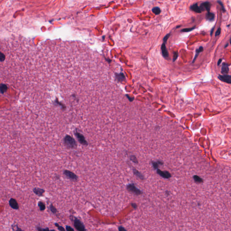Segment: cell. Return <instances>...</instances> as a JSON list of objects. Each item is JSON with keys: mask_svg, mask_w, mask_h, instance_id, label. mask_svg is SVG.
I'll list each match as a JSON object with an SVG mask.
<instances>
[{"mask_svg": "<svg viewBox=\"0 0 231 231\" xmlns=\"http://www.w3.org/2000/svg\"><path fill=\"white\" fill-rule=\"evenodd\" d=\"M118 230H119V231H127L126 229V228H124L123 227H122V226H119L118 227Z\"/></svg>", "mask_w": 231, "mask_h": 231, "instance_id": "cell-34", "label": "cell"}, {"mask_svg": "<svg viewBox=\"0 0 231 231\" xmlns=\"http://www.w3.org/2000/svg\"><path fill=\"white\" fill-rule=\"evenodd\" d=\"M33 191L35 194L36 195L38 196H42L43 194L45 193V190L44 189L38 188V187H35L33 189Z\"/></svg>", "mask_w": 231, "mask_h": 231, "instance_id": "cell-10", "label": "cell"}, {"mask_svg": "<svg viewBox=\"0 0 231 231\" xmlns=\"http://www.w3.org/2000/svg\"><path fill=\"white\" fill-rule=\"evenodd\" d=\"M70 219L73 221L74 226L77 231H87L82 222L78 218L73 215H70Z\"/></svg>", "mask_w": 231, "mask_h": 231, "instance_id": "cell-2", "label": "cell"}, {"mask_svg": "<svg viewBox=\"0 0 231 231\" xmlns=\"http://www.w3.org/2000/svg\"><path fill=\"white\" fill-rule=\"evenodd\" d=\"M180 27H181V26H177V27H176V28H177H177H180Z\"/></svg>", "mask_w": 231, "mask_h": 231, "instance_id": "cell-39", "label": "cell"}, {"mask_svg": "<svg viewBox=\"0 0 231 231\" xmlns=\"http://www.w3.org/2000/svg\"><path fill=\"white\" fill-rule=\"evenodd\" d=\"M127 98H128V99L130 100V102L132 101L133 100H134V98H130V97H129V96L128 95H127Z\"/></svg>", "mask_w": 231, "mask_h": 231, "instance_id": "cell-35", "label": "cell"}, {"mask_svg": "<svg viewBox=\"0 0 231 231\" xmlns=\"http://www.w3.org/2000/svg\"><path fill=\"white\" fill-rule=\"evenodd\" d=\"M66 227L67 231H75L73 228H71L70 226H66Z\"/></svg>", "mask_w": 231, "mask_h": 231, "instance_id": "cell-31", "label": "cell"}, {"mask_svg": "<svg viewBox=\"0 0 231 231\" xmlns=\"http://www.w3.org/2000/svg\"><path fill=\"white\" fill-rule=\"evenodd\" d=\"M228 67H229V65L228 64L226 63L222 64V67L221 73L223 75H228L229 72Z\"/></svg>", "mask_w": 231, "mask_h": 231, "instance_id": "cell-12", "label": "cell"}, {"mask_svg": "<svg viewBox=\"0 0 231 231\" xmlns=\"http://www.w3.org/2000/svg\"><path fill=\"white\" fill-rule=\"evenodd\" d=\"M9 204L10 207L13 209L18 210L19 209V204L15 199L13 198H10L9 201Z\"/></svg>", "mask_w": 231, "mask_h": 231, "instance_id": "cell-7", "label": "cell"}, {"mask_svg": "<svg viewBox=\"0 0 231 231\" xmlns=\"http://www.w3.org/2000/svg\"><path fill=\"white\" fill-rule=\"evenodd\" d=\"M170 36V34L169 33V34H167V35L165 36L164 37V38L163 39V42H164L163 43H165L167 42V40H168V38H169Z\"/></svg>", "mask_w": 231, "mask_h": 231, "instance_id": "cell-29", "label": "cell"}, {"mask_svg": "<svg viewBox=\"0 0 231 231\" xmlns=\"http://www.w3.org/2000/svg\"><path fill=\"white\" fill-rule=\"evenodd\" d=\"M132 170H133V173L137 177L142 180H143L144 179V176L139 172V171H138L135 168H133Z\"/></svg>", "mask_w": 231, "mask_h": 231, "instance_id": "cell-14", "label": "cell"}, {"mask_svg": "<svg viewBox=\"0 0 231 231\" xmlns=\"http://www.w3.org/2000/svg\"><path fill=\"white\" fill-rule=\"evenodd\" d=\"M127 189L130 193H132L136 196H140L143 194L142 190L138 188L136 185L133 183H130L127 186Z\"/></svg>", "mask_w": 231, "mask_h": 231, "instance_id": "cell-3", "label": "cell"}, {"mask_svg": "<svg viewBox=\"0 0 231 231\" xmlns=\"http://www.w3.org/2000/svg\"><path fill=\"white\" fill-rule=\"evenodd\" d=\"M217 2H218V3L219 4V5H220L221 6L222 9V10L223 12H225V11H226V10L225 9L224 7V6H223V5L222 3V2L221 1H218Z\"/></svg>", "mask_w": 231, "mask_h": 231, "instance_id": "cell-30", "label": "cell"}, {"mask_svg": "<svg viewBox=\"0 0 231 231\" xmlns=\"http://www.w3.org/2000/svg\"><path fill=\"white\" fill-rule=\"evenodd\" d=\"M195 28H196L195 27H193L190 28H186V29H182L181 30V32H190V31H192L193 30H194V29H195Z\"/></svg>", "mask_w": 231, "mask_h": 231, "instance_id": "cell-25", "label": "cell"}, {"mask_svg": "<svg viewBox=\"0 0 231 231\" xmlns=\"http://www.w3.org/2000/svg\"><path fill=\"white\" fill-rule=\"evenodd\" d=\"M203 50H204V48H203V47H200L198 49H196V56H195V58H194V60H193L192 63H194V62H195V61L196 60V58L198 57V56L199 55V53H200L201 52H202Z\"/></svg>", "mask_w": 231, "mask_h": 231, "instance_id": "cell-18", "label": "cell"}, {"mask_svg": "<svg viewBox=\"0 0 231 231\" xmlns=\"http://www.w3.org/2000/svg\"><path fill=\"white\" fill-rule=\"evenodd\" d=\"M162 53V55L163 56V57L165 58H167L169 56V54L168 50L167 49V48L166 47V45L164 43H163L161 46Z\"/></svg>", "mask_w": 231, "mask_h": 231, "instance_id": "cell-11", "label": "cell"}, {"mask_svg": "<svg viewBox=\"0 0 231 231\" xmlns=\"http://www.w3.org/2000/svg\"><path fill=\"white\" fill-rule=\"evenodd\" d=\"M38 205L39 209L41 211H44L46 209V206H45L44 203L41 201H38Z\"/></svg>", "mask_w": 231, "mask_h": 231, "instance_id": "cell-16", "label": "cell"}, {"mask_svg": "<svg viewBox=\"0 0 231 231\" xmlns=\"http://www.w3.org/2000/svg\"><path fill=\"white\" fill-rule=\"evenodd\" d=\"M63 175L66 177L67 179L73 181H77L78 180V177L71 171L68 170H65L63 171Z\"/></svg>", "mask_w": 231, "mask_h": 231, "instance_id": "cell-5", "label": "cell"}, {"mask_svg": "<svg viewBox=\"0 0 231 231\" xmlns=\"http://www.w3.org/2000/svg\"><path fill=\"white\" fill-rule=\"evenodd\" d=\"M218 79L223 82L231 84V76L229 75H219L218 76Z\"/></svg>", "mask_w": 231, "mask_h": 231, "instance_id": "cell-9", "label": "cell"}, {"mask_svg": "<svg viewBox=\"0 0 231 231\" xmlns=\"http://www.w3.org/2000/svg\"><path fill=\"white\" fill-rule=\"evenodd\" d=\"M54 104H55L56 105H58V106H60L61 107V109H63V110H65L66 109V106L65 105L63 104L61 102H59L58 99L57 98H56L55 101L54 102Z\"/></svg>", "mask_w": 231, "mask_h": 231, "instance_id": "cell-17", "label": "cell"}, {"mask_svg": "<svg viewBox=\"0 0 231 231\" xmlns=\"http://www.w3.org/2000/svg\"><path fill=\"white\" fill-rule=\"evenodd\" d=\"M221 28H218V29H217V31L215 33V36H218V35H220V33H221Z\"/></svg>", "mask_w": 231, "mask_h": 231, "instance_id": "cell-32", "label": "cell"}, {"mask_svg": "<svg viewBox=\"0 0 231 231\" xmlns=\"http://www.w3.org/2000/svg\"><path fill=\"white\" fill-rule=\"evenodd\" d=\"M173 61L174 62L175 60H176L177 59V57H178V51H174V53H173Z\"/></svg>", "mask_w": 231, "mask_h": 231, "instance_id": "cell-28", "label": "cell"}, {"mask_svg": "<svg viewBox=\"0 0 231 231\" xmlns=\"http://www.w3.org/2000/svg\"><path fill=\"white\" fill-rule=\"evenodd\" d=\"M130 159L131 161L132 162L134 163L137 164L138 163V162L137 160V159L136 158V156L135 155H130Z\"/></svg>", "mask_w": 231, "mask_h": 231, "instance_id": "cell-24", "label": "cell"}, {"mask_svg": "<svg viewBox=\"0 0 231 231\" xmlns=\"http://www.w3.org/2000/svg\"><path fill=\"white\" fill-rule=\"evenodd\" d=\"M152 12L155 14L156 15H158L160 14L161 12V9L158 7H155L153 8L152 10Z\"/></svg>", "mask_w": 231, "mask_h": 231, "instance_id": "cell-21", "label": "cell"}, {"mask_svg": "<svg viewBox=\"0 0 231 231\" xmlns=\"http://www.w3.org/2000/svg\"><path fill=\"white\" fill-rule=\"evenodd\" d=\"M215 18V15L213 13L208 12L206 16V19L210 21H213Z\"/></svg>", "mask_w": 231, "mask_h": 231, "instance_id": "cell-15", "label": "cell"}, {"mask_svg": "<svg viewBox=\"0 0 231 231\" xmlns=\"http://www.w3.org/2000/svg\"><path fill=\"white\" fill-rule=\"evenodd\" d=\"M63 144L68 149H74L77 147L76 140L69 135H66L64 137Z\"/></svg>", "mask_w": 231, "mask_h": 231, "instance_id": "cell-1", "label": "cell"}, {"mask_svg": "<svg viewBox=\"0 0 231 231\" xmlns=\"http://www.w3.org/2000/svg\"><path fill=\"white\" fill-rule=\"evenodd\" d=\"M166 194H167L168 196H169V195H170V193H169V192H168V191H166Z\"/></svg>", "mask_w": 231, "mask_h": 231, "instance_id": "cell-38", "label": "cell"}, {"mask_svg": "<svg viewBox=\"0 0 231 231\" xmlns=\"http://www.w3.org/2000/svg\"><path fill=\"white\" fill-rule=\"evenodd\" d=\"M74 133L80 144L84 146H88L89 145L88 141L82 134L79 133L76 130L74 131Z\"/></svg>", "mask_w": 231, "mask_h": 231, "instance_id": "cell-4", "label": "cell"}, {"mask_svg": "<svg viewBox=\"0 0 231 231\" xmlns=\"http://www.w3.org/2000/svg\"><path fill=\"white\" fill-rule=\"evenodd\" d=\"M36 228L37 231H56L55 230H50L49 228H43L39 226H36Z\"/></svg>", "mask_w": 231, "mask_h": 231, "instance_id": "cell-22", "label": "cell"}, {"mask_svg": "<svg viewBox=\"0 0 231 231\" xmlns=\"http://www.w3.org/2000/svg\"><path fill=\"white\" fill-rule=\"evenodd\" d=\"M157 172L159 175L165 179H169L171 177V174L168 171H162L159 169H158Z\"/></svg>", "mask_w": 231, "mask_h": 231, "instance_id": "cell-8", "label": "cell"}, {"mask_svg": "<svg viewBox=\"0 0 231 231\" xmlns=\"http://www.w3.org/2000/svg\"><path fill=\"white\" fill-rule=\"evenodd\" d=\"M214 27L213 28H212V29H211V32H210V35H211V36H212V35L213 33V31H214Z\"/></svg>", "mask_w": 231, "mask_h": 231, "instance_id": "cell-37", "label": "cell"}, {"mask_svg": "<svg viewBox=\"0 0 231 231\" xmlns=\"http://www.w3.org/2000/svg\"><path fill=\"white\" fill-rule=\"evenodd\" d=\"M49 209L50 210L51 212L53 213V214H56L57 213V209L55 207L53 204H51V205L49 206Z\"/></svg>", "mask_w": 231, "mask_h": 231, "instance_id": "cell-23", "label": "cell"}, {"mask_svg": "<svg viewBox=\"0 0 231 231\" xmlns=\"http://www.w3.org/2000/svg\"><path fill=\"white\" fill-rule=\"evenodd\" d=\"M160 163L163 164L162 163H160L159 161H158V163H157V162H153V163H152V164H153V166H154V169H157V168H158V165H159Z\"/></svg>", "mask_w": 231, "mask_h": 231, "instance_id": "cell-27", "label": "cell"}, {"mask_svg": "<svg viewBox=\"0 0 231 231\" xmlns=\"http://www.w3.org/2000/svg\"><path fill=\"white\" fill-rule=\"evenodd\" d=\"M55 225L57 227L59 231H66L65 229H64V228L63 227L61 226H60L59 224H58L57 223H55Z\"/></svg>", "mask_w": 231, "mask_h": 231, "instance_id": "cell-26", "label": "cell"}, {"mask_svg": "<svg viewBox=\"0 0 231 231\" xmlns=\"http://www.w3.org/2000/svg\"><path fill=\"white\" fill-rule=\"evenodd\" d=\"M222 61V59H219L218 62V66H219V65L220 64L221 62Z\"/></svg>", "mask_w": 231, "mask_h": 231, "instance_id": "cell-36", "label": "cell"}, {"mask_svg": "<svg viewBox=\"0 0 231 231\" xmlns=\"http://www.w3.org/2000/svg\"><path fill=\"white\" fill-rule=\"evenodd\" d=\"M131 205L133 209H136L137 208V205L136 203H132L131 204Z\"/></svg>", "mask_w": 231, "mask_h": 231, "instance_id": "cell-33", "label": "cell"}, {"mask_svg": "<svg viewBox=\"0 0 231 231\" xmlns=\"http://www.w3.org/2000/svg\"><path fill=\"white\" fill-rule=\"evenodd\" d=\"M190 10H193V11L197 13H201V11L199 8V7L198 6V4L196 3L193 4L190 7Z\"/></svg>", "mask_w": 231, "mask_h": 231, "instance_id": "cell-13", "label": "cell"}, {"mask_svg": "<svg viewBox=\"0 0 231 231\" xmlns=\"http://www.w3.org/2000/svg\"><path fill=\"white\" fill-rule=\"evenodd\" d=\"M193 179L195 180V181L197 183H201L203 182V180L202 179L197 175L194 176Z\"/></svg>", "mask_w": 231, "mask_h": 231, "instance_id": "cell-20", "label": "cell"}, {"mask_svg": "<svg viewBox=\"0 0 231 231\" xmlns=\"http://www.w3.org/2000/svg\"><path fill=\"white\" fill-rule=\"evenodd\" d=\"M199 7L201 12L206 10L208 11V12H209L211 7V4L208 1L204 2L201 4Z\"/></svg>", "mask_w": 231, "mask_h": 231, "instance_id": "cell-6", "label": "cell"}, {"mask_svg": "<svg viewBox=\"0 0 231 231\" xmlns=\"http://www.w3.org/2000/svg\"><path fill=\"white\" fill-rule=\"evenodd\" d=\"M11 228L13 231H24L23 229H22L20 228H19V226L17 224H13L11 225Z\"/></svg>", "mask_w": 231, "mask_h": 231, "instance_id": "cell-19", "label": "cell"}, {"mask_svg": "<svg viewBox=\"0 0 231 231\" xmlns=\"http://www.w3.org/2000/svg\"><path fill=\"white\" fill-rule=\"evenodd\" d=\"M228 43H227V44H226V46H225V48H227V46H228Z\"/></svg>", "mask_w": 231, "mask_h": 231, "instance_id": "cell-40", "label": "cell"}]
</instances>
